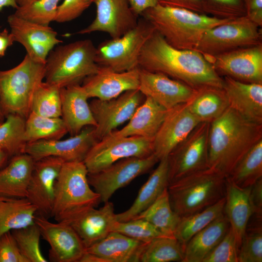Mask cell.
Listing matches in <instances>:
<instances>
[{"mask_svg": "<svg viewBox=\"0 0 262 262\" xmlns=\"http://www.w3.org/2000/svg\"><path fill=\"white\" fill-rule=\"evenodd\" d=\"M25 127V118L16 114L7 115L0 123V150L10 158L24 153Z\"/></svg>", "mask_w": 262, "mask_h": 262, "instance_id": "f35d334b", "label": "cell"}, {"mask_svg": "<svg viewBox=\"0 0 262 262\" xmlns=\"http://www.w3.org/2000/svg\"><path fill=\"white\" fill-rule=\"evenodd\" d=\"M112 231L119 232L144 243L164 236L151 223L142 219H132L125 222L116 221Z\"/></svg>", "mask_w": 262, "mask_h": 262, "instance_id": "7bdbcfd3", "label": "cell"}, {"mask_svg": "<svg viewBox=\"0 0 262 262\" xmlns=\"http://www.w3.org/2000/svg\"><path fill=\"white\" fill-rule=\"evenodd\" d=\"M15 42L13 35L7 29L0 33V57L5 55L7 49Z\"/></svg>", "mask_w": 262, "mask_h": 262, "instance_id": "db71d44e", "label": "cell"}, {"mask_svg": "<svg viewBox=\"0 0 262 262\" xmlns=\"http://www.w3.org/2000/svg\"><path fill=\"white\" fill-rule=\"evenodd\" d=\"M96 50L90 39L57 46L47 58L45 82L60 89L81 84L98 69L95 61Z\"/></svg>", "mask_w": 262, "mask_h": 262, "instance_id": "5b68a950", "label": "cell"}, {"mask_svg": "<svg viewBox=\"0 0 262 262\" xmlns=\"http://www.w3.org/2000/svg\"><path fill=\"white\" fill-rule=\"evenodd\" d=\"M34 222L41 236L50 246L49 261L52 262H80L86 248L74 229L65 222H51L36 214Z\"/></svg>", "mask_w": 262, "mask_h": 262, "instance_id": "9a60e30c", "label": "cell"}, {"mask_svg": "<svg viewBox=\"0 0 262 262\" xmlns=\"http://www.w3.org/2000/svg\"><path fill=\"white\" fill-rule=\"evenodd\" d=\"M159 162L154 154L146 157L121 159L102 170L88 174V181L105 203L118 189L129 184L136 177L147 172Z\"/></svg>", "mask_w": 262, "mask_h": 262, "instance_id": "7c38bea8", "label": "cell"}, {"mask_svg": "<svg viewBox=\"0 0 262 262\" xmlns=\"http://www.w3.org/2000/svg\"><path fill=\"white\" fill-rule=\"evenodd\" d=\"M67 133L61 117H46L31 112L25 119L24 137L27 143L60 139Z\"/></svg>", "mask_w": 262, "mask_h": 262, "instance_id": "8d00e7d4", "label": "cell"}, {"mask_svg": "<svg viewBox=\"0 0 262 262\" xmlns=\"http://www.w3.org/2000/svg\"><path fill=\"white\" fill-rule=\"evenodd\" d=\"M172 47L195 49L203 33L232 19L217 18L187 9L157 4L140 16Z\"/></svg>", "mask_w": 262, "mask_h": 262, "instance_id": "3957f363", "label": "cell"}, {"mask_svg": "<svg viewBox=\"0 0 262 262\" xmlns=\"http://www.w3.org/2000/svg\"><path fill=\"white\" fill-rule=\"evenodd\" d=\"M152 140L138 136H107L89 150L84 161L88 173L98 172L116 161L129 157H146L153 153Z\"/></svg>", "mask_w": 262, "mask_h": 262, "instance_id": "8fae6325", "label": "cell"}, {"mask_svg": "<svg viewBox=\"0 0 262 262\" xmlns=\"http://www.w3.org/2000/svg\"><path fill=\"white\" fill-rule=\"evenodd\" d=\"M88 172L83 162H64L57 179L51 216L65 222L79 213L95 207L99 195L88 181Z\"/></svg>", "mask_w": 262, "mask_h": 262, "instance_id": "8992f818", "label": "cell"}, {"mask_svg": "<svg viewBox=\"0 0 262 262\" xmlns=\"http://www.w3.org/2000/svg\"><path fill=\"white\" fill-rule=\"evenodd\" d=\"M189 111L201 122H212L219 117L229 107L223 88L204 86L196 89L187 103Z\"/></svg>", "mask_w": 262, "mask_h": 262, "instance_id": "1f68e13d", "label": "cell"}, {"mask_svg": "<svg viewBox=\"0 0 262 262\" xmlns=\"http://www.w3.org/2000/svg\"><path fill=\"white\" fill-rule=\"evenodd\" d=\"M184 247L174 236H163L144 243L136 262H181Z\"/></svg>", "mask_w": 262, "mask_h": 262, "instance_id": "836d02e7", "label": "cell"}, {"mask_svg": "<svg viewBox=\"0 0 262 262\" xmlns=\"http://www.w3.org/2000/svg\"><path fill=\"white\" fill-rule=\"evenodd\" d=\"M162 5L187 9L197 13L204 14L201 0H157Z\"/></svg>", "mask_w": 262, "mask_h": 262, "instance_id": "f907efd6", "label": "cell"}, {"mask_svg": "<svg viewBox=\"0 0 262 262\" xmlns=\"http://www.w3.org/2000/svg\"><path fill=\"white\" fill-rule=\"evenodd\" d=\"M64 162L54 156L34 161L26 198L36 207L37 214L51 216L55 183Z\"/></svg>", "mask_w": 262, "mask_h": 262, "instance_id": "e0dca14e", "label": "cell"}, {"mask_svg": "<svg viewBox=\"0 0 262 262\" xmlns=\"http://www.w3.org/2000/svg\"><path fill=\"white\" fill-rule=\"evenodd\" d=\"M204 14L222 19L246 16L244 0H201Z\"/></svg>", "mask_w": 262, "mask_h": 262, "instance_id": "ee69618b", "label": "cell"}, {"mask_svg": "<svg viewBox=\"0 0 262 262\" xmlns=\"http://www.w3.org/2000/svg\"><path fill=\"white\" fill-rule=\"evenodd\" d=\"M10 157L4 152L0 150V170L8 163Z\"/></svg>", "mask_w": 262, "mask_h": 262, "instance_id": "9f6ffc18", "label": "cell"}, {"mask_svg": "<svg viewBox=\"0 0 262 262\" xmlns=\"http://www.w3.org/2000/svg\"><path fill=\"white\" fill-rule=\"evenodd\" d=\"M11 232L21 253L28 262H48L41 250V233L35 222L30 226L13 230Z\"/></svg>", "mask_w": 262, "mask_h": 262, "instance_id": "60d3db41", "label": "cell"}, {"mask_svg": "<svg viewBox=\"0 0 262 262\" xmlns=\"http://www.w3.org/2000/svg\"><path fill=\"white\" fill-rule=\"evenodd\" d=\"M168 185V165L165 157L159 161L158 166L140 189L132 205L125 211L115 213L116 220L125 222L135 218L150 206Z\"/></svg>", "mask_w": 262, "mask_h": 262, "instance_id": "f1b7e54d", "label": "cell"}, {"mask_svg": "<svg viewBox=\"0 0 262 262\" xmlns=\"http://www.w3.org/2000/svg\"><path fill=\"white\" fill-rule=\"evenodd\" d=\"M35 160L23 153L10 158L0 170V197L26 198Z\"/></svg>", "mask_w": 262, "mask_h": 262, "instance_id": "83f0119b", "label": "cell"}, {"mask_svg": "<svg viewBox=\"0 0 262 262\" xmlns=\"http://www.w3.org/2000/svg\"><path fill=\"white\" fill-rule=\"evenodd\" d=\"M225 203V196L201 211L180 217L174 236L184 248L194 235L224 213Z\"/></svg>", "mask_w": 262, "mask_h": 262, "instance_id": "d590c367", "label": "cell"}, {"mask_svg": "<svg viewBox=\"0 0 262 262\" xmlns=\"http://www.w3.org/2000/svg\"><path fill=\"white\" fill-rule=\"evenodd\" d=\"M223 78L229 107L248 120L262 124V84Z\"/></svg>", "mask_w": 262, "mask_h": 262, "instance_id": "cb8c5ba5", "label": "cell"}, {"mask_svg": "<svg viewBox=\"0 0 262 262\" xmlns=\"http://www.w3.org/2000/svg\"><path fill=\"white\" fill-rule=\"evenodd\" d=\"M2 197H0V198H2Z\"/></svg>", "mask_w": 262, "mask_h": 262, "instance_id": "91938a15", "label": "cell"}, {"mask_svg": "<svg viewBox=\"0 0 262 262\" xmlns=\"http://www.w3.org/2000/svg\"><path fill=\"white\" fill-rule=\"evenodd\" d=\"M94 0H64L58 5L54 21L64 23L73 20L86 10Z\"/></svg>", "mask_w": 262, "mask_h": 262, "instance_id": "7dc6e473", "label": "cell"}, {"mask_svg": "<svg viewBox=\"0 0 262 262\" xmlns=\"http://www.w3.org/2000/svg\"><path fill=\"white\" fill-rule=\"evenodd\" d=\"M139 69V90L167 110L187 103L195 94V89L163 73Z\"/></svg>", "mask_w": 262, "mask_h": 262, "instance_id": "44dd1931", "label": "cell"}, {"mask_svg": "<svg viewBox=\"0 0 262 262\" xmlns=\"http://www.w3.org/2000/svg\"><path fill=\"white\" fill-rule=\"evenodd\" d=\"M96 15L94 20L77 33L100 32L111 38L120 37L137 24L139 17L133 12L129 0H94Z\"/></svg>", "mask_w": 262, "mask_h": 262, "instance_id": "d6986e66", "label": "cell"}, {"mask_svg": "<svg viewBox=\"0 0 262 262\" xmlns=\"http://www.w3.org/2000/svg\"><path fill=\"white\" fill-rule=\"evenodd\" d=\"M250 198L253 209V214L262 217V178L251 186Z\"/></svg>", "mask_w": 262, "mask_h": 262, "instance_id": "816d5d0a", "label": "cell"}, {"mask_svg": "<svg viewBox=\"0 0 262 262\" xmlns=\"http://www.w3.org/2000/svg\"><path fill=\"white\" fill-rule=\"evenodd\" d=\"M36 0H16L18 6H22L31 3Z\"/></svg>", "mask_w": 262, "mask_h": 262, "instance_id": "6f0895ef", "label": "cell"}, {"mask_svg": "<svg viewBox=\"0 0 262 262\" xmlns=\"http://www.w3.org/2000/svg\"><path fill=\"white\" fill-rule=\"evenodd\" d=\"M145 98L139 89H135L108 100H92L89 105L97 124L95 132L97 139L101 140L129 120Z\"/></svg>", "mask_w": 262, "mask_h": 262, "instance_id": "4fadbf2b", "label": "cell"}, {"mask_svg": "<svg viewBox=\"0 0 262 262\" xmlns=\"http://www.w3.org/2000/svg\"><path fill=\"white\" fill-rule=\"evenodd\" d=\"M227 177L243 188L250 187L262 178V140L244 155Z\"/></svg>", "mask_w": 262, "mask_h": 262, "instance_id": "74e56055", "label": "cell"}, {"mask_svg": "<svg viewBox=\"0 0 262 262\" xmlns=\"http://www.w3.org/2000/svg\"><path fill=\"white\" fill-rule=\"evenodd\" d=\"M144 242L116 231H111L105 238L86 249L104 262H129L136 261L139 250Z\"/></svg>", "mask_w": 262, "mask_h": 262, "instance_id": "f546056e", "label": "cell"}, {"mask_svg": "<svg viewBox=\"0 0 262 262\" xmlns=\"http://www.w3.org/2000/svg\"><path fill=\"white\" fill-rule=\"evenodd\" d=\"M7 6H10L16 9L18 6L17 4L16 0H0V11L4 7Z\"/></svg>", "mask_w": 262, "mask_h": 262, "instance_id": "11a10c76", "label": "cell"}, {"mask_svg": "<svg viewBox=\"0 0 262 262\" xmlns=\"http://www.w3.org/2000/svg\"><path fill=\"white\" fill-rule=\"evenodd\" d=\"M7 22L15 42L25 48L27 55L33 61L45 64L49 52L62 42L57 33L49 26L41 25L16 16H9Z\"/></svg>", "mask_w": 262, "mask_h": 262, "instance_id": "ac0fdd59", "label": "cell"}, {"mask_svg": "<svg viewBox=\"0 0 262 262\" xmlns=\"http://www.w3.org/2000/svg\"><path fill=\"white\" fill-rule=\"evenodd\" d=\"M167 111L153 99L146 97L128 123L122 128L114 131L107 136L112 137L138 136L153 140Z\"/></svg>", "mask_w": 262, "mask_h": 262, "instance_id": "4316f807", "label": "cell"}, {"mask_svg": "<svg viewBox=\"0 0 262 262\" xmlns=\"http://www.w3.org/2000/svg\"><path fill=\"white\" fill-rule=\"evenodd\" d=\"M138 67L163 73L195 89L208 86L223 88V77L202 53L175 48L156 31L142 49Z\"/></svg>", "mask_w": 262, "mask_h": 262, "instance_id": "6da1fadb", "label": "cell"}, {"mask_svg": "<svg viewBox=\"0 0 262 262\" xmlns=\"http://www.w3.org/2000/svg\"><path fill=\"white\" fill-rule=\"evenodd\" d=\"M133 219H142L155 227L164 235L174 236L180 216L172 209L165 188L156 200Z\"/></svg>", "mask_w": 262, "mask_h": 262, "instance_id": "e575fe53", "label": "cell"}, {"mask_svg": "<svg viewBox=\"0 0 262 262\" xmlns=\"http://www.w3.org/2000/svg\"><path fill=\"white\" fill-rule=\"evenodd\" d=\"M116 221L114 205L108 201L99 209L88 208L65 222L74 229L86 249L112 231Z\"/></svg>", "mask_w": 262, "mask_h": 262, "instance_id": "603a6c76", "label": "cell"}, {"mask_svg": "<svg viewBox=\"0 0 262 262\" xmlns=\"http://www.w3.org/2000/svg\"><path fill=\"white\" fill-rule=\"evenodd\" d=\"M210 123L200 122L168 154V184L209 167L208 139Z\"/></svg>", "mask_w": 262, "mask_h": 262, "instance_id": "30bf717a", "label": "cell"}, {"mask_svg": "<svg viewBox=\"0 0 262 262\" xmlns=\"http://www.w3.org/2000/svg\"><path fill=\"white\" fill-rule=\"evenodd\" d=\"M61 0H36L30 4L18 6L14 13L23 19L45 26L54 21Z\"/></svg>", "mask_w": 262, "mask_h": 262, "instance_id": "b9f144b4", "label": "cell"}, {"mask_svg": "<svg viewBox=\"0 0 262 262\" xmlns=\"http://www.w3.org/2000/svg\"><path fill=\"white\" fill-rule=\"evenodd\" d=\"M262 29L246 16L232 19L206 31L195 50L205 57L262 44Z\"/></svg>", "mask_w": 262, "mask_h": 262, "instance_id": "9c48e42d", "label": "cell"}, {"mask_svg": "<svg viewBox=\"0 0 262 262\" xmlns=\"http://www.w3.org/2000/svg\"><path fill=\"white\" fill-rule=\"evenodd\" d=\"M98 141L95 127L87 126L78 134L66 139L44 140L27 143L24 153L35 161L54 156L62 159L65 162H83L89 150Z\"/></svg>", "mask_w": 262, "mask_h": 262, "instance_id": "2e32d148", "label": "cell"}, {"mask_svg": "<svg viewBox=\"0 0 262 262\" xmlns=\"http://www.w3.org/2000/svg\"><path fill=\"white\" fill-rule=\"evenodd\" d=\"M31 112L50 117H61L60 88L43 82L34 94Z\"/></svg>", "mask_w": 262, "mask_h": 262, "instance_id": "ab89813d", "label": "cell"}, {"mask_svg": "<svg viewBox=\"0 0 262 262\" xmlns=\"http://www.w3.org/2000/svg\"><path fill=\"white\" fill-rule=\"evenodd\" d=\"M205 57L221 76L262 84V44Z\"/></svg>", "mask_w": 262, "mask_h": 262, "instance_id": "5bb4252c", "label": "cell"}, {"mask_svg": "<svg viewBox=\"0 0 262 262\" xmlns=\"http://www.w3.org/2000/svg\"><path fill=\"white\" fill-rule=\"evenodd\" d=\"M262 262V226L246 231L238 252V262Z\"/></svg>", "mask_w": 262, "mask_h": 262, "instance_id": "f6af8a7d", "label": "cell"}, {"mask_svg": "<svg viewBox=\"0 0 262 262\" xmlns=\"http://www.w3.org/2000/svg\"><path fill=\"white\" fill-rule=\"evenodd\" d=\"M226 178L208 167L169 183L167 191L172 209L182 217L215 204L225 196Z\"/></svg>", "mask_w": 262, "mask_h": 262, "instance_id": "277c9868", "label": "cell"}, {"mask_svg": "<svg viewBox=\"0 0 262 262\" xmlns=\"http://www.w3.org/2000/svg\"><path fill=\"white\" fill-rule=\"evenodd\" d=\"M238 249L230 228L202 262H238Z\"/></svg>", "mask_w": 262, "mask_h": 262, "instance_id": "bcb514c9", "label": "cell"}, {"mask_svg": "<svg viewBox=\"0 0 262 262\" xmlns=\"http://www.w3.org/2000/svg\"><path fill=\"white\" fill-rule=\"evenodd\" d=\"M246 15L261 28L262 26V0H244Z\"/></svg>", "mask_w": 262, "mask_h": 262, "instance_id": "681fc988", "label": "cell"}, {"mask_svg": "<svg viewBox=\"0 0 262 262\" xmlns=\"http://www.w3.org/2000/svg\"><path fill=\"white\" fill-rule=\"evenodd\" d=\"M0 262H28L21 253L11 231L0 236Z\"/></svg>", "mask_w": 262, "mask_h": 262, "instance_id": "c3c4849f", "label": "cell"}, {"mask_svg": "<svg viewBox=\"0 0 262 262\" xmlns=\"http://www.w3.org/2000/svg\"><path fill=\"white\" fill-rule=\"evenodd\" d=\"M134 14L138 17L146 10L158 4L157 0H129Z\"/></svg>", "mask_w": 262, "mask_h": 262, "instance_id": "f5cc1de1", "label": "cell"}, {"mask_svg": "<svg viewBox=\"0 0 262 262\" xmlns=\"http://www.w3.org/2000/svg\"><path fill=\"white\" fill-rule=\"evenodd\" d=\"M155 31L142 17L136 25L122 36L106 40L96 48L95 61L99 66L123 72L138 67L139 59L145 44Z\"/></svg>", "mask_w": 262, "mask_h": 262, "instance_id": "ba28073f", "label": "cell"}, {"mask_svg": "<svg viewBox=\"0 0 262 262\" xmlns=\"http://www.w3.org/2000/svg\"><path fill=\"white\" fill-rule=\"evenodd\" d=\"M251 186L241 187L229 177L226 178L224 213L234 236L238 251L248 222L253 214L250 198Z\"/></svg>", "mask_w": 262, "mask_h": 262, "instance_id": "484cf974", "label": "cell"}, {"mask_svg": "<svg viewBox=\"0 0 262 262\" xmlns=\"http://www.w3.org/2000/svg\"><path fill=\"white\" fill-rule=\"evenodd\" d=\"M200 122L189 111L186 103L178 104L168 110L153 139V153L159 161L167 157Z\"/></svg>", "mask_w": 262, "mask_h": 262, "instance_id": "ffe728a7", "label": "cell"}, {"mask_svg": "<svg viewBox=\"0 0 262 262\" xmlns=\"http://www.w3.org/2000/svg\"><path fill=\"white\" fill-rule=\"evenodd\" d=\"M45 65L26 54L15 67L0 70V107L5 117L9 114L28 116L35 92L45 79Z\"/></svg>", "mask_w": 262, "mask_h": 262, "instance_id": "52a82bcc", "label": "cell"}, {"mask_svg": "<svg viewBox=\"0 0 262 262\" xmlns=\"http://www.w3.org/2000/svg\"><path fill=\"white\" fill-rule=\"evenodd\" d=\"M89 98L108 100L124 92L138 89L139 67L126 71L118 72L99 66L98 71L85 78L82 84Z\"/></svg>", "mask_w": 262, "mask_h": 262, "instance_id": "7402d4cb", "label": "cell"}, {"mask_svg": "<svg viewBox=\"0 0 262 262\" xmlns=\"http://www.w3.org/2000/svg\"><path fill=\"white\" fill-rule=\"evenodd\" d=\"M5 116L3 115L0 107V123H2L5 119Z\"/></svg>", "mask_w": 262, "mask_h": 262, "instance_id": "680465c9", "label": "cell"}, {"mask_svg": "<svg viewBox=\"0 0 262 262\" xmlns=\"http://www.w3.org/2000/svg\"><path fill=\"white\" fill-rule=\"evenodd\" d=\"M230 228L224 213L194 235L186 244L182 262H202Z\"/></svg>", "mask_w": 262, "mask_h": 262, "instance_id": "4dcf8cb0", "label": "cell"}, {"mask_svg": "<svg viewBox=\"0 0 262 262\" xmlns=\"http://www.w3.org/2000/svg\"><path fill=\"white\" fill-rule=\"evenodd\" d=\"M262 140V124L245 118L229 107L210 123L208 164L228 177L244 155Z\"/></svg>", "mask_w": 262, "mask_h": 262, "instance_id": "7a4b0ae2", "label": "cell"}, {"mask_svg": "<svg viewBox=\"0 0 262 262\" xmlns=\"http://www.w3.org/2000/svg\"><path fill=\"white\" fill-rule=\"evenodd\" d=\"M61 118L71 136L76 135L85 127L97 125L92 114L89 98L81 84L60 89Z\"/></svg>", "mask_w": 262, "mask_h": 262, "instance_id": "d4e9b609", "label": "cell"}, {"mask_svg": "<svg viewBox=\"0 0 262 262\" xmlns=\"http://www.w3.org/2000/svg\"><path fill=\"white\" fill-rule=\"evenodd\" d=\"M36 207L26 198H0V236L34 223Z\"/></svg>", "mask_w": 262, "mask_h": 262, "instance_id": "d6a6232c", "label": "cell"}]
</instances>
